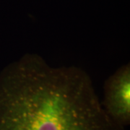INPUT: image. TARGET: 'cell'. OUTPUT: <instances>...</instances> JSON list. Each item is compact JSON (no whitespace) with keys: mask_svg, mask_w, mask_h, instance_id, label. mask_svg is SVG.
<instances>
[{"mask_svg":"<svg viewBox=\"0 0 130 130\" xmlns=\"http://www.w3.org/2000/svg\"><path fill=\"white\" fill-rule=\"evenodd\" d=\"M0 130H126L105 111L89 74L27 54L0 74Z\"/></svg>","mask_w":130,"mask_h":130,"instance_id":"1","label":"cell"},{"mask_svg":"<svg viewBox=\"0 0 130 130\" xmlns=\"http://www.w3.org/2000/svg\"><path fill=\"white\" fill-rule=\"evenodd\" d=\"M105 111L116 124L126 127L130 124V64L119 67L108 77L103 86Z\"/></svg>","mask_w":130,"mask_h":130,"instance_id":"2","label":"cell"}]
</instances>
